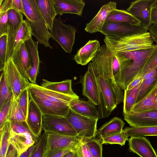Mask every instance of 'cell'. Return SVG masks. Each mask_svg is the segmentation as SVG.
I'll return each instance as SVG.
<instances>
[{
  "label": "cell",
  "mask_w": 157,
  "mask_h": 157,
  "mask_svg": "<svg viewBox=\"0 0 157 157\" xmlns=\"http://www.w3.org/2000/svg\"><path fill=\"white\" fill-rule=\"evenodd\" d=\"M69 105L70 109L78 114L92 118H100L98 110L94 105L89 101L73 98Z\"/></svg>",
  "instance_id": "cell-24"
},
{
  "label": "cell",
  "mask_w": 157,
  "mask_h": 157,
  "mask_svg": "<svg viewBox=\"0 0 157 157\" xmlns=\"http://www.w3.org/2000/svg\"><path fill=\"white\" fill-rule=\"evenodd\" d=\"M151 24L157 25V6H154L151 13Z\"/></svg>",
  "instance_id": "cell-52"
},
{
  "label": "cell",
  "mask_w": 157,
  "mask_h": 157,
  "mask_svg": "<svg viewBox=\"0 0 157 157\" xmlns=\"http://www.w3.org/2000/svg\"><path fill=\"white\" fill-rule=\"evenodd\" d=\"M7 35L0 37V70L3 71L5 64L7 50Z\"/></svg>",
  "instance_id": "cell-42"
},
{
  "label": "cell",
  "mask_w": 157,
  "mask_h": 157,
  "mask_svg": "<svg viewBox=\"0 0 157 157\" xmlns=\"http://www.w3.org/2000/svg\"><path fill=\"white\" fill-rule=\"evenodd\" d=\"M46 132L47 136L44 152L65 148L74 150L78 147L81 138L78 137Z\"/></svg>",
  "instance_id": "cell-15"
},
{
  "label": "cell",
  "mask_w": 157,
  "mask_h": 157,
  "mask_svg": "<svg viewBox=\"0 0 157 157\" xmlns=\"http://www.w3.org/2000/svg\"><path fill=\"white\" fill-rule=\"evenodd\" d=\"M79 145L82 157H93L88 147L83 138L80 139Z\"/></svg>",
  "instance_id": "cell-46"
},
{
  "label": "cell",
  "mask_w": 157,
  "mask_h": 157,
  "mask_svg": "<svg viewBox=\"0 0 157 157\" xmlns=\"http://www.w3.org/2000/svg\"><path fill=\"white\" fill-rule=\"evenodd\" d=\"M54 5L57 15L70 13L79 16L82 14L85 2L82 0H53Z\"/></svg>",
  "instance_id": "cell-22"
},
{
  "label": "cell",
  "mask_w": 157,
  "mask_h": 157,
  "mask_svg": "<svg viewBox=\"0 0 157 157\" xmlns=\"http://www.w3.org/2000/svg\"><path fill=\"white\" fill-rule=\"evenodd\" d=\"M8 11L0 15V37L7 34Z\"/></svg>",
  "instance_id": "cell-44"
},
{
  "label": "cell",
  "mask_w": 157,
  "mask_h": 157,
  "mask_svg": "<svg viewBox=\"0 0 157 157\" xmlns=\"http://www.w3.org/2000/svg\"><path fill=\"white\" fill-rule=\"evenodd\" d=\"M12 98L13 96L0 108V130L2 128L6 121L9 120Z\"/></svg>",
  "instance_id": "cell-40"
},
{
  "label": "cell",
  "mask_w": 157,
  "mask_h": 157,
  "mask_svg": "<svg viewBox=\"0 0 157 157\" xmlns=\"http://www.w3.org/2000/svg\"><path fill=\"white\" fill-rule=\"evenodd\" d=\"M37 143L29 147L26 151L22 153L19 157H29L35 148Z\"/></svg>",
  "instance_id": "cell-54"
},
{
  "label": "cell",
  "mask_w": 157,
  "mask_h": 157,
  "mask_svg": "<svg viewBox=\"0 0 157 157\" xmlns=\"http://www.w3.org/2000/svg\"><path fill=\"white\" fill-rule=\"evenodd\" d=\"M13 62L24 79L29 84L27 74L31 68V64L25 43L19 50L12 57Z\"/></svg>",
  "instance_id": "cell-23"
},
{
  "label": "cell",
  "mask_w": 157,
  "mask_h": 157,
  "mask_svg": "<svg viewBox=\"0 0 157 157\" xmlns=\"http://www.w3.org/2000/svg\"><path fill=\"white\" fill-rule=\"evenodd\" d=\"M32 36L30 26L25 20H24L15 36L12 56L19 50L23 44L31 38Z\"/></svg>",
  "instance_id": "cell-30"
},
{
  "label": "cell",
  "mask_w": 157,
  "mask_h": 157,
  "mask_svg": "<svg viewBox=\"0 0 157 157\" xmlns=\"http://www.w3.org/2000/svg\"><path fill=\"white\" fill-rule=\"evenodd\" d=\"M124 124L125 123L121 119L115 117L97 130L96 135L98 136L100 138L120 133L123 130Z\"/></svg>",
  "instance_id": "cell-29"
},
{
  "label": "cell",
  "mask_w": 157,
  "mask_h": 157,
  "mask_svg": "<svg viewBox=\"0 0 157 157\" xmlns=\"http://www.w3.org/2000/svg\"><path fill=\"white\" fill-rule=\"evenodd\" d=\"M29 96L36 103L43 115L66 117L70 109L69 102L73 98L30 82L28 87Z\"/></svg>",
  "instance_id": "cell-2"
},
{
  "label": "cell",
  "mask_w": 157,
  "mask_h": 157,
  "mask_svg": "<svg viewBox=\"0 0 157 157\" xmlns=\"http://www.w3.org/2000/svg\"><path fill=\"white\" fill-rule=\"evenodd\" d=\"M157 66V47L154 52L147 59L140 74L143 77L148 72Z\"/></svg>",
  "instance_id": "cell-43"
},
{
  "label": "cell",
  "mask_w": 157,
  "mask_h": 157,
  "mask_svg": "<svg viewBox=\"0 0 157 157\" xmlns=\"http://www.w3.org/2000/svg\"><path fill=\"white\" fill-rule=\"evenodd\" d=\"M116 9L117 3L115 2L110 1L104 5L93 19L86 24L85 30L91 33H101L107 16L111 12Z\"/></svg>",
  "instance_id": "cell-18"
},
{
  "label": "cell",
  "mask_w": 157,
  "mask_h": 157,
  "mask_svg": "<svg viewBox=\"0 0 157 157\" xmlns=\"http://www.w3.org/2000/svg\"><path fill=\"white\" fill-rule=\"evenodd\" d=\"M26 118L16 99H12L9 120L11 121L25 122Z\"/></svg>",
  "instance_id": "cell-36"
},
{
  "label": "cell",
  "mask_w": 157,
  "mask_h": 157,
  "mask_svg": "<svg viewBox=\"0 0 157 157\" xmlns=\"http://www.w3.org/2000/svg\"><path fill=\"white\" fill-rule=\"evenodd\" d=\"M73 127L80 138H94L96 136L97 125L98 119L83 116L70 109L65 117Z\"/></svg>",
  "instance_id": "cell-8"
},
{
  "label": "cell",
  "mask_w": 157,
  "mask_h": 157,
  "mask_svg": "<svg viewBox=\"0 0 157 157\" xmlns=\"http://www.w3.org/2000/svg\"><path fill=\"white\" fill-rule=\"evenodd\" d=\"M104 41L113 54L147 50L157 47V44H154V41L149 32L121 37L105 36Z\"/></svg>",
  "instance_id": "cell-4"
},
{
  "label": "cell",
  "mask_w": 157,
  "mask_h": 157,
  "mask_svg": "<svg viewBox=\"0 0 157 157\" xmlns=\"http://www.w3.org/2000/svg\"><path fill=\"white\" fill-rule=\"evenodd\" d=\"M123 23L132 25L141 26L140 21L127 10L115 9L109 14L105 22Z\"/></svg>",
  "instance_id": "cell-28"
},
{
  "label": "cell",
  "mask_w": 157,
  "mask_h": 157,
  "mask_svg": "<svg viewBox=\"0 0 157 157\" xmlns=\"http://www.w3.org/2000/svg\"><path fill=\"white\" fill-rule=\"evenodd\" d=\"M42 129L46 132L78 137L76 131L64 117L51 115H43Z\"/></svg>",
  "instance_id": "cell-9"
},
{
  "label": "cell",
  "mask_w": 157,
  "mask_h": 157,
  "mask_svg": "<svg viewBox=\"0 0 157 157\" xmlns=\"http://www.w3.org/2000/svg\"><path fill=\"white\" fill-rule=\"evenodd\" d=\"M157 85V74L142 81L136 103L139 102Z\"/></svg>",
  "instance_id": "cell-34"
},
{
  "label": "cell",
  "mask_w": 157,
  "mask_h": 157,
  "mask_svg": "<svg viewBox=\"0 0 157 157\" xmlns=\"http://www.w3.org/2000/svg\"><path fill=\"white\" fill-rule=\"evenodd\" d=\"M47 133L44 132L39 138L36 145L29 157H43L47 139Z\"/></svg>",
  "instance_id": "cell-39"
},
{
  "label": "cell",
  "mask_w": 157,
  "mask_h": 157,
  "mask_svg": "<svg viewBox=\"0 0 157 157\" xmlns=\"http://www.w3.org/2000/svg\"><path fill=\"white\" fill-rule=\"evenodd\" d=\"M10 9H14L23 14L24 7L22 0H12Z\"/></svg>",
  "instance_id": "cell-47"
},
{
  "label": "cell",
  "mask_w": 157,
  "mask_h": 157,
  "mask_svg": "<svg viewBox=\"0 0 157 157\" xmlns=\"http://www.w3.org/2000/svg\"><path fill=\"white\" fill-rule=\"evenodd\" d=\"M148 31L154 41L157 45V25H152Z\"/></svg>",
  "instance_id": "cell-51"
},
{
  "label": "cell",
  "mask_w": 157,
  "mask_h": 157,
  "mask_svg": "<svg viewBox=\"0 0 157 157\" xmlns=\"http://www.w3.org/2000/svg\"><path fill=\"white\" fill-rule=\"evenodd\" d=\"M22 1L23 14L26 17L25 20L30 26L32 35L45 47L52 48L49 43V39L51 38L50 32L38 7L36 0Z\"/></svg>",
  "instance_id": "cell-5"
},
{
  "label": "cell",
  "mask_w": 157,
  "mask_h": 157,
  "mask_svg": "<svg viewBox=\"0 0 157 157\" xmlns=\"http://www.w3.org/2000/svg\"><path fill=\"white\" fill-rule=\"evenodd\" d=\"M11 128L10 121L8 120L0 131V157H6L9 146V140Z\"/></svg>",
  "instance_id": "cell-33"
},
{
  "label": "cell",
  "mask_w": 157,
  "mask_h": 157,
  "mask_svg": "<svg viewBox=\"0 0 157 157\" xmlns=\"http://www.w3.org/2000/svg\"><path fill=\"white\" fill-rule=\"evenodd\" d=\"M12 0H0V15L7 12L11 6Z\"/></svg>",
  "instance_id": "cell-48"
},
{
  "label": "cell",
  "mask_w": 157,
  "mask_h": 157,
  "mask_svg": "<svg viewBox=\"0 0 157 157\" xmlns=\"http://www.w3.org/2000/svg\"><path fill=\"white\" fill-rule=\"evenodd\" d=\"M38 41H34L32 37L25 42L31 64V68L27 74L30 83L34 84H36L40 62L38 49Z\"/></svg>",
  "instance_id": "cell-19"
},
{
  "label": "cell",
  "mask_w": 157,
  "mask_h": 157,
  "mask_svg": "<svg viewBox=\"0 0 157 157\" xmlns=\"http://www.w3.org/2000/svg\"><path fill=\"white\" fill-rule=\"evenodd\" d=\"M128 137L123 130L120 133L109 135L99 139L102 144H118L123 146L125 144L126 141L128 140Z\"/></svg>",
  "instance_id": "cell-35"
},
{
  "label": "cell",
  "mask_w": 157,
  "mask_h": 157,
  "mask_svg": "<svg viewBox=\"0 0 157 157\" xmlns=\"http://www.w3.org/2000/svg\"><path fill=\"white\" fill-rule=\"evenodd\" d=\"M157 110V85L133 106L131 111L143 112Z\"/></svg>",
  "instance_id": "cell-26"
},
{
  "label": "cell",
  "mask_w": 157,
  "mask_h": 157,
  "mask_svg": "<svg viewBox=\"0 0 157 157\" xmlns=\"http://www.w3.org/2000/svg\"><path fill=\"white\" fill-rule=\"evenodd\" d=\"M149 28L126 23L113 22H105L101 33L105 36L121 37L146 33Z\"/></svg>",
  "instance_id": "cell-13"
},
{
  "label": "cell",
  "mask_w": 157,
  "mask_h": 157,
  "mask_svg": "<svg viewBox=\"0 0 157 157\" xmlns=\"http://www.w3.org/2000/svg\"><path fill=\"white\" fill-rule=\"evenodd\" d=\"M29 97V94L27 88L21 93L16 100L26 118L28 111Z\"/></svg>",
  "instance_id": "cell-41"
},
{
  "label": "cell",
  "mask_w": 157,
  "mask_h": 157,
  "mask_svg": "<svg viewBox=\"0 0 157 157\" xmlns=\"http://www.w3.org/2000/svg\"><path fill=\"white\" fill-rule=\"evenodd\" d=\"M12 96V93L6 82L4 74L2 72L0 82V108Z\"/></svg>",
  "instance_id": "cell-37"
},
{
  "label": "cell",
  "mask_w": 157,
  "mask_h": 157,
  "mask_svg": "<svg viewBox=\"0 0 157 157\" xmlns=\"http://www.w3.org/2000/svg\"><path fill=\"white\" fill-rule=\"evenodd\" d=\"M83 139L93 157H102V144L99 139Z\"/></svg>",
  "instance_id": "cell-38"
},
{
  "label": "cell",
  "mask_w": 157,
  "mask_h": 157,
  "mask_svg": "<svg viewBox=\"0 0 157 157\" xmlns=\"http://www.w3.org/2000/svg\"></svg>",
  "instance_id": "cell-56"
},
{
  "label": "cell",
  "mask_w": 157,
  "mask_h": 157,
  "mask_svg": "<svg viewBox=\"0 0 157 157\" xmlns=\"http://www.w3.org/2000/svg\"><path fill=\"white\" fill-rule=\"evenodd\" d=\"M76 32L74 26L64 24L60 17H55L50 33L51 37L57 42L66 52L70 54L75 43Z\"/></svg>",
  "instance_id": "cell-7"
},
{
  "label": "cell",
  "mask_w": 157,
  "mask_h": 157,
  "mask_svg": "<svg viewBox=\"0 0 157 157\" xmlns=\"http://www.w3.org/2000/svg\"><path fill=\"white\" fill-rule=\"evenodd\" d=\"M123 130L128 137L157 136V126L137 128L127 127Z\"/></svg>",
  "instance_id": "cell-32"
},
{
  "label": "cell",
  "mask_w": 157,
  "mask_h": 157,
  "mask_svg": "<svg viewBox=\"0 0 157 157\" xmlns=\"http://www.w3.org/2000/svg\"><path fill=\"white\" fill-rule=\"evenodd\" d=\"M10 121L11 130L7 151L13 153L19 157L29 147L36 144L39 139L32 133L26 121Z\"/></svg>",
  "instance_id": "cell-6"
},
{
  "label": "cell",
  "mask_w": 157,
  "mask_h": 157,
  "mask_svg": "<svg viewBox=\"0 0 157 157\" xmlns=\"http://www.w3.org/2000/svg\"><path fill=\"white\" fill-rule=\"evenodd\" d=\"M157 74V66L147 72L144 76L143 80L153 76Z\"/></svg>",
  "instance_id": "cell-53"
},
{
  "label": "cell",
  "mask_w": 157,
  "mask_h": 157,
  "mask_svg": "<svg viewBox=\"0 0 157 157\" xmlns=\"http://www.w3.org/2000/svg\"><path fill=\"white\" fill-rule=\"evenodd\" d=\"M124 115V120L132 127L157 126V110L140 112L131 111Z\"/></svg>",
  "instance_id": "cell-16"
},
{
  "label": "cell",
  "mask_w": 157,
  "mask_h": 157,
  "mask_svg": "<svg viewBox=\"0 0 157 157\" xmlns=\"http://www.w3.org/2000/svg\"><path fill=\"white\" fill-rule=\"evenodd\" d=\"M7 42L5 63L11 58L17 31L24 20L21 12L13 9L8 11Z\"/></svg>",
  "instance_id": "cell-14"
},
{
  "label": "cell",
  "mask_w": 157,
  "mask_h": 157,
  "mask_svg": "<svg viewBox=\"0 0 157 157\" xmlns=\"http://www.w3.org/2000/svg\"><path fill=\"white\" fill-rule=\"evenodd\" d=\"M156 0H137L131 2L127 11L135 17L141 26L149 28L152 25L151 13Z\"/></svg>",
  "instance_id": "cell-12"
},
{
  "label": "cell",
  "mask_w": 157,
  "mask_h": 157,
  "mask_svg": "<svg viewBox=\"0 0 157 157\" xmlns=\"http://www.w3.org/2000/svg\"><path fill=\"white\" fill-rule=\"evenodd\" d=\"M143 81V80H142ZM142 81L133 88L124 90L123 100L124 115L129 113L132 110L136 102L138 94Z\"/></svg>",
  "instance_id": "cell-31"
},
{
  "label": "cell",
  "mask_w": 157,
  "mask_h": 157,
  "mask_svg": "<svg viewBox=\"0 0 157 157\" xmlns=\"http://www.w3.org/2000/svg\"><path fill=\"white\" fill-rule=\"evenodd\" d=\"M113 57L106 45L103 44L89 63L101 94V102L98 109L100 118L108 117L124 100V94L117 83L113 73Z\"/></svg>",
  "instance_id": "cell-1"
},
{
  "label": "cell",
  "mask_w": 157,
  "mask_h": 157,
  "mask_svg": "<svg viewBox=\"0 0 157 157\" xmlns=\"http://www.w3.org/2000/svg\"><path fill=\"white\" fill-rule=\"evenodd\" d=\"M79 82L82 86V95L95 105H100L101 96L92 67L89 63L87 71L83 76H80Z\"/></svg>",
  "instance_id": "cell-11"
},
{
  "label": "cell",
  "mask_w": 157,
  "mask_h": 157,
  "mask_svg": "<svg viewBox=\"0 0 157 157\" xmlns=\"http://www.w3.org/2000/svg\"><path fill=\"white\" fill-rule=\"evenodd\" d=\"M100 46L98 40H89L78 51L74 59L78 64L86 65L96 57Z\"/></svg>",
  "instance_id": "cell-21"
},
{
  "label": "cell",
  "mask_w": 157,
  "mask_h": 157,
  "mask_svg": "<svg viewBox=\"0 0 157 157\" xmlns=\"http://www.w3.org/2000/svg\"><path fill=\"white\" fill-rule=\"evenodd\" d=\"M155 6H157V0H156V4H155Z\"/></svg>",
  "instance_id": "cell-55"
},
{
  "label": "cell",
  "mask_w": 157,
  "mask_h": 157,
  "mask_svg": "<svg viewBox=\"0 0 157 157\" xmlns=\"http://www.w3.org/2000/svg\"><path fill=\"white\" fill-rule=\"evenodd\" d=\"M71 82V79L59 82H52L43 79L40 86L48 90L69 96L74 98L79 99V97L72 90Z\"/></svg>",
  "instance_id": "cell-25"
},
{
  "label": "cell",
  "mask_w": 157,
  "mask_h": 157,
  "mask_svg": "<svg viewBox=\"0 0 157 157\" xmlns=\"http://www.w3.org/2000/svg\"><path fill=\"white\" fill-rule=\"evenodd\" d=\"M30 98L26 122L32 133L39 139L42 129L43 114L33 99Z\"/></svg>",
  "instance_id": "cell-17"
},
{
  "label": "cell",
  "mask_w": 157,
  "mask_h": 157,
  "mask_svg": "<svg viewBox=\"0 0 157 157\" xmlns=\"http://www.w3.org/2000/svg\"><path fill=\"white\" fill-rule=\"evenodd\" d=\"M2 71L13 97L17 100L21 93L28 88L29 85L22 77L11 58L5 64Z\"/></svg>",
  "instance_id": "cell-10"
},
{
  "label": "cell",
  "mask_w": 157,
  "mask_h": 157,
  "mask_svg": "<svg viewBox=\"0 0 157 157\" xmlns=\"http://www.w3.org/2000/svg\"><path fill=\"white\" fill-rule=\"evenodd\" d=\"M128 141L130 151L140 157H157L155 151L146 137H130Z\"/></svg>",
  "instance_id": "cell-20"
},
{
  "label": "cell",
  "mask_w": 157,
  "mask_h": 157,
  "mask_svg": "<svg viewBox=\"0 0 157 157\" xmlns=\"http://www.w3.org/2000/svg\"><path fill=\"white\" fill-rule=\"evenodd\" d=\"M156 48L113 54L117 58L120 67V72L115 79L122 90H126L128 85L141 74L147 60Z\"/></svg>",
  "instance_id": "cell-3"
},
{
  "label": "cell",
  "mask_w": 157,
  "mask_h": 157,
  "mask_svg": "<svg viewBox=\"0 0 157 157\" xmlns=\"http://www.w3.org/2000/svg\"><path fill=\"white\" fill-rule=\"evenodd\" d=\"M73 150L65 148L54 151H44L43 157H62L67 153Z\"/></svg>",
  "instance_id": "cell-45"
},
{
  "label": "cell",
  "mask_w": 157,
  "mask_h": 157,
  "mask_svg": "<svg viewBox=\"0 0 157 157\" xmlns=\"http://www.w3.org/2000/svg\"><path fill=\"white\" fill-rule=\"evenodd\" d=\"M143 78L142 74L139 75L128 85L126 90H130L137 85L143 80Z\"/></svg>",
  "instance_id": "cell-50"
},
{
  "label": "cell",
  "mask_w": 157,
  "mask_h": 157,
  "mask_svg": "<svg viewBox=\"0 0 157 157\" xmlns=\"http://www.w3.org/2000/svg\"><path fill=\"white\" fill-rule=\"evenodd\" d=\"M62 157H82L79 143L76 149L67 153Z\"/></svg>",
  "instance_id": "cell-49"
},
{
  "label": "cell",
  "mask_w": 157,
  "mask_h": 157,
  "mask_svg": "<svg viewBox=\"0 0 157 157\" xmlns=\"http://www.w3.org/2000/svg\"><path fill=\"white\" fill-rule=\"evenodd\" d=\"M39 11L45 20L50 32L52 28L54 19L57 15L53 0H36Z\"/></svg>",
  "instance_id": "cell-27"
}]
</instances>
